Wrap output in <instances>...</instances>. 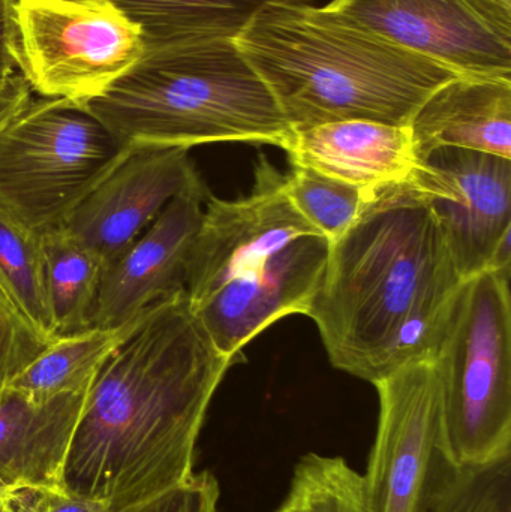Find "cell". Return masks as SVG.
Returning a JSON list of instances; mask_svg holds the SVG:
<instances>
[{
    "instance_id": "cell-1",
    "label": "cell",
    "mask_w": 511,
    "mask_h": 512,
    "mask_svg": "<svg viewBox=\"0 0 511 512\" xmlns=\"http://www.w3.org/2000/svg\"><path fill=\"white\" fill-rule=\"evenodd\" d=\"M233 364L186 292L150 307L87 390L62 486L126 512L185 484L207 409Z\"/></svg>"
},
{
    "instance_id": "cell-2",
    "label": "cell",
    "mask_w": 511,
    "mask_h": 512,
    "mask_svg": "<svg viewBox=\"0 0 511 512\" xmlns=\"http://www.w3.org/2000/svg\"><path fill=\"white\" fill-rule=\"evenodd\" d=\"M462 280L428 200L411 182L386 186L330 243L306 316L333 367L377 384L431 355Z\"/></svg>"
},
{
    "instance_id": "cell-3",
    "label": "cell",
    "mask_w": 511,
    "mask_h": 512,
    "mask_svg": "<svg viewBox=\"0 0 511 512\" xmlns=\"http://www.w3.org/2000/svg\"><path fill=\"white\" fill-rule=\"evenodd\" d=\"M234 42L293 131L342 120L410 126L423 102L459 77L327 5L269 3Z\"/></svg>"
},
{
    "instance_id": "cell-4",
    "label": "cell",
    "mask_w": 511,
    "mask_h": 512,
    "mask_svg": "<svg viewBox=\"0 0 511 512\" xmlns=\"http://www.w3.org/2000/svg\"><path fill=\"white\" fill-rule=\"evenodd\" d=\"M285 174L266 155L246 197L209 194L186 279L192 312L213 345L239 361L258 334L290 315H308L330 240L296 209Z\"/></svg>"
},
{
    "instance_id": "cell-5",
    "label": "cell",
    "mask_w": 511,
    "mask_h": 512,
    "mask_svg": "<svg viewBox=\"0 0 511 512\" xmlns=\"http://www.w3.org/2000/svg\"><path fill=\"white\" fill-rule=\"evenodd\" d=\"M84 108L125 147L254 143L282 149L293 134L231 38L146 47L131 71Z\"/></svg>"
},
{
    "instance_id": "cell-6",
    "label": "cell",
    "mask_w": 511,
    "mask_h": 512,
    "mask_svg": "<svg viewBox=\"0 0 511 512\" xmlns=\"http://www.w3.org/2000/svg\"><path fill=\"white\" fill-rule=\"evenodd\" d=\"M443 399L444 447L456 465L511 454L510 277L462 280L432 346Z\"/></svg>"
},
{
    "instance_id": "cell-7",
    "label": "cell",
    "mask_w": 511,
    "mask_h": 512,
    "mask_svg": "<svg viewBox=\"0 0 511 512\" xmlns=\"http://www.w3.org/2000/svg\"><path fill=\"white\" fill-rule=\"evenodd\" d=\"M126 150L84 105L32 98L0 131V207L39 236L56 230Z\"/></svg>"
},
{
    "instance_id": "cell-8",
    "label": "cell",
    "mask_w": 511,
    "mask_h": 512,
    "mask_svg": "<svg viewBox=\"0 0 511 512\" xmlns=\"http://www.w3.org/2000/svg\"><path fill=\"white\" fill-rule=\"evenodd\" d=\"M18 71L32 92L84 105L146 53L143 30L108 0H15Z\"/></svg>"
},
{
    "instance_id": "cell-9",
    "label": "cell",
    "mask_w": 511,
    "mask_h": 512,
    "mask_svg": "<svg viewBox=\"0 0 511 512\" xmlns=\"http://www.w3.org/2000/svg\"><path fill=\"white\" fill-rule=\"evenodd\" d=\"M332 11L459 75L511 77L503 0H332Z\"/></svg>"
},
{
    "instance_id": "cell-10",
    "label": "cell",
    "mask_w": 511,
    "mask_h": 512,
    "mask_svg": "<svg viewBox=\"0 0 511 512\" xmlns=\"http://www.w3.org/2000/svg\"><path fill=\"white\" fill-rule=\"evenodd\" d=\"M377 435L362 475L366 512H417L432 462L444 447L443 399L431 357L374 384Z\"/></svg>"
},
{
    "instance_id": "cell-11",
    "label": "cell",
    "mask_w": 511,
    "mask_h": 512,
    "mask_svg": "<svg viewBox=\"0 0 511 512\" xmlns=\"http://www.w3.org/2000/svg\"><path fill=\"white\" fill-rule=\"evenodd\" d=\"M437 216L462 279L488 270L511 245V161L441 147L423 159L413 180Z\"/></svg>"
},
{
    "instance_id": "cell-12",
    "label": "cell",
    "mask_w": 511,
    "mask_h": 512,
    "mask_svg": "<svg viewBox=\"0 0 511 512\" xmlns=\"http://www.w3.org/2000/svg\"><path fill=\"white\" fill-rule=\"evenodd\" d=\"M189 149L131 146L62 225L107 267L174 198L206 191Z\"/></svg>"
},
{
    "instance_id": "cell-13",
    "label": "cell",
    "mask_w": 511,
    "mask_h": 512,
    "mask_svg": "<svg viewBox=\"0 0 511 512\" xmlns=\"http://www.w3.org/2000/svg\"><path fill=\"white\" fill-rule=\"evenodd\" d=\"M209 194V189L186 192L171 200L149 228L104 268L93 327H119L159 301L185 292Z\"/></svg>"
},
{
    "instance_id": "cell-14",
    "label": "cell",
    "mask_w": 511,
    "mask_h": 512,
    "mask_svg": "<svg viewBox=\"0 0 511 512\" xmlns=\"http://www.w3.org/2000/svg\"><path fill=\"white\" fill-rule=\"evenodd\" d=\"M282 150L290 165L311 168L368 191L411 182L422 164L410 126L369 120L297 129Z\"/></svg>"
},
{
    "instance_id": "cell-15",
    "label": "cell",
    "mask_w": 511,
    "mask_h": 512,
    "mask_svg": "<svg viewBox=\"0 0 511 512\" xmlns=\"http://www.w3.org/2000/svg\"><path fill=\"white\" fill-rule=\"evenodd\" d=\"M87 393L33 400L0 394V484L23 493L62 486L63 468Z\"/></svg>"
},
{
    "instance_id": "cell-16",
    "label": "cell",
    "mask_w": 511,
    "mask_h": 512,
    "mask_svg": "<svg viewBox=\"0 0 511 512\" xmlns=\"http://www.w3.org/2000/svg\"><path fill=\"white\" fill-rule=\"evenodd\" d=\"M410 128L422 161L441 147L511 161V77L453 78L423 102Z\"/></svg>"
},
{
    "instance_id": "cell-17",
    "label": "cell",
    "mask_w": 511,
    "mask_h": 512,
    "mask_svg": "<svg viewBox=\"0 0 511 512\" xmlns=\"http://www.w3.org/2000/svg\"><path fill=\"white\" fill-rule=\"evenodd\" d=\"M143 30L146 47L236 38L269 3L315 0H108Z\"/></svg>"
},
{
    "instance_id": "cell-18",
    "label": "cell",
    "mask_w": 511,
    "mask_h": 512,
    "mask_svg": "<svg viewBox=\"0 0 511 512\" xmlns=\"http://www.w3.org/2000/svg\"><path fill=\"white\" fill-rule=\"evenodd\" d=\"M146 312L114 328L92 327L54 339L8 388L33 400L87 393L105 361L140 325Z\"/></svg>"
},
{
    "instance_id": "cell-19",
    "label": "cell",
    "mask_w": 511,
    "mask_h": 512,
    "mask_svg": "<svg viewBox=\"0 0 511 512\" xmlns=\"http://www.w3.org/2000/svg\"><path fill=\"white\" fill-rule=\"evenodd\" d=\"M41 240L54 336L92 328L104 264L62 227Z\"/></svg>"
},
{
    "instance_id": "cell-20",
    "label": "cell",
    "mask_w": 511,
    "mask_h": 512,
    "mask_svg": "<svg viewBox=\"0 0 511 512\" xmlns=\"http://www.w3.org/2000/svg\"><path fill=\"white\" fill-rule=\"evenodd\" d=\"M417 512H511V454L483 465H456L441 450Z\"/></svg>"
},
{
    "instance_id": "cell-21",
    "label": "cell",
    "mask_w": 511,
    "mask_h": 512,
    "mask_svg": "<svg viewBox=\"0 0 511 512\" xmlns=\"http://www.w3.org/2000/svg\"><path fill=\"white\" fill-rule=\"evenodd\" d=\"M0 291L45 339L53 342V318L39 234L0 207Z\"/></svg>"
},
{
    "instance_id": "cell-22",
    "label": "cell",
    "mask_w": 511,
    "mask_h": 512,
    "mask_svg": "<svg viewBox=\"0 0 511 512\" xmlns=\"http://www.w3.org/2000/svg\"><path fill=\"white\" fill-rule=\"evenodd\" d=\"M284 186L291 203L330 243L354 224L377 191L357 188L299 165H291Z\"/></svg>"
},
{
    "instance_id": "cell-23",
    "label": "cell",
    "mask_w": 511,
    "mask_h": 512,
    "mask_svg": "<svg viewBox=\"0 0 511 512\" xmlns=\"http://www.w3.org/2000/svg\"><path fill=\"white\" fill-rule=\"evenodd\" d=\"M50 343L0 291V394Z\"/></svg>"
},
{
    "instance_id": "cell-24",
    "label": "cell",
    "mask_w": 511,
    "mask_h": 512,
    "mask_svg": "<svg viewBox=\"0 0 511 512\" xmlns=\"http://www.w3.org/2000/svg\"><path fill=\"white\" fill-rule=\"evenodd\" d=\"M219 484L210 472L194 474L185 484L126 512H219Z\"/></svg>"
},
{
    "instance_id": "cell-25",
    "label": "cell",
    "mask_w": 511,
    "mask_h": 512,
    "mask_svg": "<svg viewBox=\"0 0 511 512\" xmlns=\"http://www.w3.org/2000/svg\"><path fill=\"white\" fill-rule=\"evenodd\" d=\"M23 512H113L102 502L69 492L63 486L21 493Z\"/></svg>"
},
{
    "instance_id": "cell-26",
    "label": "cell",
    "mask_w": 511,
    "mask_h": 512,
    "mask_svg": "<svg viewBox=\"0 0 511 512\" xmlns=\"http://www.w3.org/2000/svg\"><path fill=\"white\" fill-rule=\"evenodd\" d=\"M32 101V89L26 78L15 72L0 78V131Z\"/></svg>"
},
{
    "instance_id": "cell-27",
    "label": "cell",
    "mask_w": 511,
    "mask_h": 512,
    "mask_svg": "<svg viewBox=\"0 0 511 512\" xmlns=\"http://www.w3.org/2000/svg\"><path fill=\"white\" fill-rule=\"evenodd\" d=\"M14 2L0 0V78L9 77L18 69Z\"/></svg>"
},
{
    "instance_id": "cell-28",
    "label": "cell",
    "mask_w": 511,
    "mask_h": 512,
    "mask_svg": "<svg viewBox=\"0 0 511 512\" xmlns=\"http://www.w3.org/2000/svg\"><path fill=\"white\" fill-rule=\"evenodd\" d=\"M0 512H23L21 493H12L0 487Z\"/></svg>"
},
{
    "instance_id": "cell-29",
    "label": "cell",
    "mask_w": 511,
    "mask_h": 512,
    "mask_svg": "<svg viewBox=\"0 0 511 512\" xmlns=\"http://www.w3.org/2000/svg\"><path fill=\"white\" fill-rule=\"evenodd\" d=\"M504 3H509L511 5V0H503Z\"/></svg>"
},
{
    "instance_id": "cell-30",
    "label": "cell",
    "mask_w": 511,
    "mask_h": 512,
    "mask_svg": "<svg viewBox=\"0 0 511 512\" xmlns=\"http://www.w3.org/2000/svg\"><path fill=\"white\" fill-rule=\"evenodd\" d=\"M0 487H3L2 484H0ZM3 489H5V487H3ZM6 490H8V489H6ZM12 493H14V492H12Z\"/></svg>"
}]
</instances>
